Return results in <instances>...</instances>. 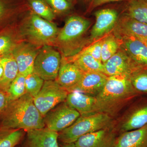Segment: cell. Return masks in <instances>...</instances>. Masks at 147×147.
<instances>
[{
  "mask_svg": "<svg viewBox=\"0 0 147 147\" xmlns=\"http://www.w3.org/2000/svg\"><path fill=\"white\" fill-rule=\"evenodd\" d=\"M132 92L131 79L129 73L108 76L101 91L97 96L100 110Z\"/></svg>",
  "mask_w": 147,
  "mask_h": 147,
  "instance_id": "277c9868",
  "label": "cell"
},
{
  "mask_svg": "<svg viewBox=\"0 0 147 147\" xmlns=\"http://www.w3.org/2000/svg\"><path fill=\"white\" fill-rule=\"evenodd\" d=\"M25 131L0 128V147H14L23 139Z\"/></svg>",
  "mask_w": 147,
  "mask_h": 147,
  "instance_id": "7402d4cb",
  "label": "cell"
},
{
  "mask_svg": "<svg viewBox=\"0 0 147 147\" xmlns=\"http://www.w3.org/2000/svg\"><path fill=\"white\" fill-rule=\"evenodd\" d=\"M108 77L102 72H84L80 81L68 92L78 91L96 97L105 86Z\"/></svg>",
  "mask_w": 147,
  "mask_h": 147,
  "instance_id": "9c48e42d",
  "label": "cell"
},
{
  "mask_svg": "<svg viewBox=\"0 0 147 147\" xmlns=\"http://www.w3.org/2000/svg\"><path fill=\"white\" fill-rule=\"evenodd\" d=\"M118 43L113 37L109 36L102 40L101 61L105 63L117 52Z\"/></svg>",
  "mask_w": 147,
  "mask_h": 147,
  "instance_id": "83f0119b",
  "label": "cell"
},
{
  "mask_svg": "<svg viewBox=\"0 0 147 147\" xmlns=\"http://www.w3.org/2000/svg\"><path fill=\"white\" fill-rule=\"evenodd\" d=\"M13 46V42L10 37L6 35L0 36V58L7 55Z\"/></svg>",
  "mask_w": 147,
  "mask_h": 147,
  "instance_id": "4dcf8cb0",
  "label": "cell"
},
{
  "mask_svg": "<svg viewBox=\"0 0 147 147\" xmlns=\"http://www.w3.org/2000/svg\"><path fill=\"white\" fill-rule=\"evenodd\" d=\"M11 101L7 92L0 90V115L7 108Z\"/></svg>",
  "mask_w": 147,
  "mask_h": 147,
  "instance_id": "d6a6232c",
  "label": "cell"
},
{
  "mask_svg": "<svg viewBox=\"0 0 147 147\" xmlns=\"http://www.w3.org/2000/svg\"><path fill=\"white\" fill-rule=\"evenodd\" d=\"M110 121L108 115L100 112L81 115L70 126L58 133V139L63 144L74 143L83 135L108 127Z\"/></svg>",
  "mask_w": 147,
  "mask_h": 147,
  "instance_id": "7a4b0ae2",
  "label": "cell"
},
{
  "mask_svg": "<svg viewBox=\"0 0 147 147\" xmlns=\"http://www.w3.org/2000/svg\"><path fill=\"white\" fill-rule=\"evenodd\" d=\"M72 63L84 72H99L104 73V66L102 63L90 55L79 54L74 59Z\"/></svg>",
  "mask_w": 147,
  "mask_h": 147,
  "instance_id": "44dd1931",
  "label": "cell"
},
{
  "mask_svg": "<svg viewBox=\"0 0 147 147\" xmlns=\"http://www.w3.org/2000/svg\"><path fill=\"white\" fill-rule=\"evenodd\" d=\"M103 64L104 73L108 76L128 73V58L122 52L116 53Z\"/></svg>",
  "mask_w": 147,
  "mask_h": 147,
  "instance_id": "d6986e66",
  "label": "cell"
},
{
  "mask_svg": "<svg viewBox=\"0 0 147 147\" xmlns=\"http://www.w3.org/2000/svg\"><path fill=\"white\" fill-rule=\"evenodd\" d=\"M84 73L73 63H61L57 78L55 81L68 91L80 81Z\"/></svg>",
  "mask_w": 147,
  "mask_h": 147,
  "instance_id": "9a60e30c",
  "label": "cell"
},
{
  "mask_svg": "<svg viewBox=\"0 0 147 147\" xmlns=\"http://www.w3.org/2000/svg\"><path fill=\"white\" fill-rule=\"evenodd\" d=\"M147 124V106L134 112L123 124L122 129L128 131L142 128Z\"/></svg>",
  "mask_w": 147,
  "mask_h": 147,
  "instance_id": "603a6c76",
  "label": "cell"
},
{
  "mask_svg": "<svg viewBox=\"0 0 147 147\" xmlns=\"http://www.w3.org/2000/svg\"><path fill=\"white\" fill-rule=\"evenodd\" d=\"M1 128L28 131L45 127L44 119L28 93L11 101L1 114Z\"/></svg>",
  "mask_w": 147,
  "mask_h": 147,
  "instance_id": "6da1fadb",
  "label": "cell"
},
{
  "mask_svg": "<svg viewBox=\"0 0 147 147\" xmlns=\"http://www.w3.org/2000/svg\"><path fill=\"white\" fill-rule=\"evenodd\" d=\"M30 5L40 17L51 22L55 18L53 10L44 0H29Z\"/></svg>",
  "mask_w": 147,
  "mask_h": 147,
  "instance_id": "484cf974",
  "label": "cell"
},
{
  "mask_svg": "<svg viewBox=\"0 0 147 147\" xmlns=\"http://www.w3.org/2000/svg\"><path fill=\"white\" fill-rule=\"evenodd\" d=\"M44 83V80L34 72L30 74L25 78L26 92L34 98L40 91Z\"/></svg>",
  "mask_w": 147,
  "mask_h": 147,
  "instance_id": "4316f807",
  "label": "cell"
},
{
  "mask_svg": "<svg viewBox=\"0 0 147 147\" xmlns=\"http://www.w3.org/2000/svg\"><path fill=\"white\" fill-rule=\"evenodd\" d=\"M24 33L35 45H50L56 41L59 34L57 26L50 21L33 14L24 27Z\"/></svg>",
  "mask_w": 147,
  "mask_h": 147,
  "instance_id": "3957f363",
  "label": "cell"
},
{
  "mask_svg": "<svg viewBox=\"0 0 147 147\" xmlns=\"http://www.w3.org/2000/svg\"><path fill=\"white\" fill-rule=\"evenodd\" d=\"M38 52L32 43L23 42L14 47L12 55L19 73L26 76L33 72L35 60Z\"/></svg>",
  "mask_w": 147,
  "mask_h": 147,
  "instance_id": "ba28073f",
  "label": "cell"
},
{
  "mask_svg": "<svg viewBox=\"0 0 147 147\" xmlns=\"http://www.w3.org/2000/svg\"><path fill=\"white\" fill-rule=\"evenodd\" d=\"M69 92L55 80L44 81L38 94L34 98V105L42 117L66 99Z\"/></svg>",
  "mask_w": 147,
  "mask_h": 147,
  "instance_id": "8992f818",
  "label": "cell"
},
{
  "mask_svg": "<svg viewBox=\"0 0 147 147\" xmlns=\"http://www.w3.org/2000/svg\"><path fill=\"white\" fill-rule=\"evenodd\" d=\"M115 131L108 127L83 135L74 144L76 147H114Z\"/></svg>",
  "mask_w": 147,
  "mask_h": 147,
  "instance_id": "8fae6325",
  "label": "cell"
},
{
  "mask_svg": "<svg viewBox=\"0 0 147 147\" xmlns=\"http://www.w3.org/2000/svg\"><path fill=\"white\" fill-rule=\"evenodd\" d=\"M45 1L57 12H65L70 7V4L67 0H45Z\"/></svg>",
  "mask_w": 147,
  "mask_h": 147,
  "instance_id": "1f68e13d",
  "label": "cell"
},
{
  "mask_svg": "<svg viewBox=\"0 0 147 147\" xmlns=\"http://www.w3.org/2000/svg\"><path fill=\"white\" fill-rule=\"evenodd\" d=\"M118 29L123 34L141 41L147 40V24L127 15L123 18L118 25Z\"/></svg>",
  "mask_w": 147,
  "mask_h": 147,
  "instance_id": "e0dca14e",
  "label": "cell"
},
{
  "mask_svg": "<svg viewBox=\"0 0 147 147\" xmlns=\"http://www.w3.org/2000/svg\"><path fill=\"white\" fill-rule=\"evenodd\" d=\"M25 78L26 76L18 73L16 78L11 82L7 91L11 101L18 99L26 93Z\"/></svg>",
  "mask_w": 147,
  "mask_h": 147,
  "instance_id": "d4e9b609",
  "label": "cell"
},
{
  "mask_svg": "<svg viewBox=\"0 0 147 147\" xmlns=\"http://www.w3.org/2000/svg\"><path fill=\"white\" fill-rule=\"evenodd\" d=\"M0 63L3 68V74L0 80V90L7 92L19 73L18 67L12 54H7L0 58Z\"/></svg>",
  "mask_w": 147,
  "mask_h": 147,
  "instance_id": "ac0fdd59",
  "label": "cell"
},
{
  "mask_svg": "<svg viewBox=\"0 0 147 147\" xmlns=\"http://www.w3.org/2000/svg\"><path fill=\"white\" fill-rule=\"evenodd\" d=\"M90 25V23L87 19L80 16H71L59 32L56 41L65 44L75 40L86 31Z\"/></svg>",
  "mask_w": 147,
  "mask_h": 147,
  "instance_id": "30bf717a",
  "label": "cell"
},
{
  "mask_svg": "<svg viewBox=\"0 0 147 147\" xmlns=\"http://www.w3.org/2000/svg\"><path fill=\"white\" fill-rule=\"evenodd\" d=\"M3 8L2 6L1 5V3H0V16L1 15L2 13H3Z\"/></svg>",
  "mask_w": 147,
  "mask_h": 147,
  "instance_id": "d590c367",
  "label": "cell"
},
{
  "mask_svg": "<svg viewBox=\"0 0 147 147\" xmlns=\"http://www.w3.org/2000/svg\"><path fill=\"white\" fill-rule=\"evenodd\" d=\"M81 116L66 102L61 103L49 111L44 117L45 127L59 132L71 125Z\"/></svg>",
  "mask_w": 147,
  "mask_h": 147,
  "instance_id": "52a82bcc",
  "label": "cell"
},
{
  "mask_svg": "<svg viewBox=\"0 0 147 147\" xmlns=\"http://www.w3.org/2000/svg\"><path fill=\"white\" fill-rule=\"evenodd\" d=\"M142 41L144 42V43L147 46V40H142Z\"/></svg>",
  "mask_w": 147,
  "mask_h": 147,
  "instance_id": "8d00e7d4",
  "label": "cell"
},
{
  "mask_svg": "<svg viewBox=\"0 0 147 147\" xmlns=\"http://www.w3.org/2000/svg\"><path fill=\"white\" fill-rule=\"evenodd\" d=\"M114 147H147V124L124 132L116 139Z\"/></svg>",
  "mask_w": 147,
  "mask_h": 147,
  "instance_id": "2e32d148",
  "label": "cell"
},
{
  "mask_svg": "<svg viewBox=\"0 0 147 147\" xmlns=\"http://www.w3.org/2000/svg\"><path fill=\"white\" fill-rule=\"evenodd\" d=\"M124 44L129 54L134 61L147 65V46L144 42L130 37L125 40Z\"/></svg>",
  "mask_w": 147,
  "mask_h": 147,
  "instance_id": "ffe728a7",
  "label": "cell"
},
{
  "mask_svg": "<svg viewBox=\"0 0 147 147\" xmlns=\"http://www.w3.org/2000/svg\"><path fill=\"white\" fill-rule=\"evenodd\" d=\"M60 147H76V146L74 144V143H71V144H64L63 145Z\"/></svg>",
  "mask_w": 147,
  "mask_h": 147,
  "instance_id": "e575fe53",
  "label": "cell"
},
{
  "mask_svg": "<svg viewBox=\"0 0 147 147\" xmlns=\"http://www.w3.org/2000/svg\"><path fill=\"white\" fill-rule=\"evenodd\" d=\"M102 40L94 43L87 47L80 54H87L92 56L98 60L101 61V46Z\"/></svg>",
  "mask_w": 147,
  "mask_h": 147,
  "instance_id": "f1b7e54d",
  "label": "cell"
},
{
  "mask_svg": "<svg viewBox=\"0 0 147 147\" xmlns=\"http://www.w3.org/2000/svg\"><path fill=\"white\" fill-rule=\"evenodd\" d=\"M132 84L138 91L147 92V74H141L135 76Z\"/></svg>",
  "mask_w": 147,
  "mask_h": 147,
  "instance_id": "f546056e",
  "label": "cell"
},
{
  "mask_svg": "<svg viewBox=\"0 0 147 147\" xmlns=\"http://www.w3.org/2000/svg\"><path fill=\"white\" fill-rule=\"evenodd\" d=\"M59 134L47 127L27 131L22 147H59Z\"/></svg>",
  "mask_w": 147,
  "mask_h": 147,
  "instance_id": "4fadbf2b",
  "label": "cell"
},
{
  "mask_svg": "<svg viewBox=\"0 0 147 147\" xmlns=\"http://www.w3.org/2000/svg\"><path fill=\"white\" fill-rule=\"evenodd\" d=\"M125 1H130L131 0H92L91 3V9L95 8L106 3Z\"/></svg>",
  "mask_w": 147,
  "mask_h": 147,
  "instance_id": "836d02e7",
  "label": "cell"
},
{
  "mask_svg": "<svg viewBox=\"0 0 147 147\" xmlns=\"http://www.w3.org/2000/svg\"><path fill=\"white\" fill-rule=\"evenodd\" d=\"M66 102L71 108L75 109L81 115H89L100 110L97 98L78 91L68 93Z\"/></svg>",
  "mask_w": 147,
  "mask_h": 147,
  "instance_id": "7c38bea8",
  "label": "cell"
},
{
  "mask_svg": "<svg viewBox=\"0 0 147 147\" xmlns=\"http://www.w3.org/2000/svg\"><path fill=\"white\" fill-rule=\"evenodd\" d=\"M96 22L91 32V38L95 39L102 36L114 28L118 14L115 9H105L95 13Z\"/></svg>",
  "mask_w": 147,
  "mask_h": 147,
  "instance_id": "5bb4252c",
  "label": "cell"
},
{
  "mask_svg": "<svg viewBox=\"0 0 147 147\" xmlns=\"http://www.w3.org/2000/svg\"><path fill=\"white\" fill-rule=\"evenodd\" d=\"M127 9L128 16L147 24V0H131Z\"/></svg>",
  "mask_w": 147,
  "mask_h": 147,
  "instance_id": "cb8c5ba5",
  "label": "cell"
},
{
  "mask_svg": "<svg viewBox=\"0 0 147 147\" xmlns=\"http://www.w3.org/2000/svg\"><path fill=\"white\" fill-rule=\"evenodd\" d=\"M61 63L60 53L49 45H44L36 58L33 72L44 81H54L57 78Z\"/></svg>",
  "mask_w": 147,
  "mask_h": 147,
  "instance_id": "5b68a950",
  "label": "cell"
}]
</instances>
